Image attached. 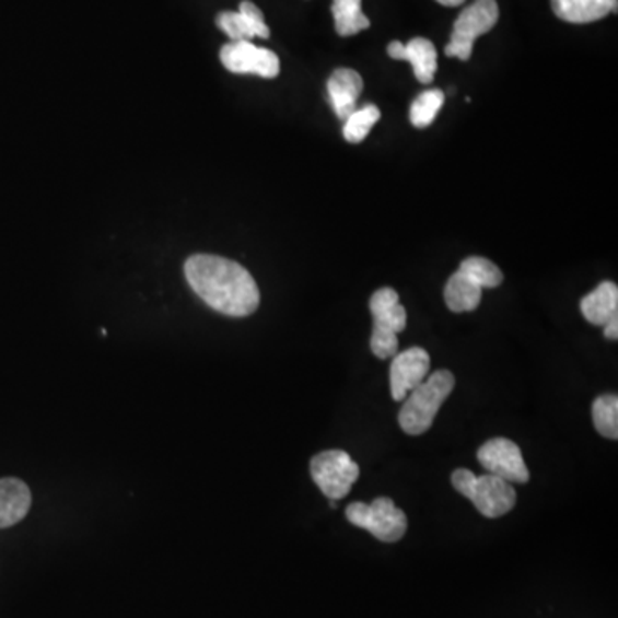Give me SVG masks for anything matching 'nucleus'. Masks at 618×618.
Segmentation results:
<instances>
[{
    "instance_id": "obj_1",
    "label": "nucleus",
    "mask_w": 618,
    "mask_h": 618,
    "mask_svg": "<svg viewBox=\"0 0 618 618\" xmlns=\"http://www.w3.org/2000/svg\"><path fill=\"white\" fill-rule=\"evenodd\" d=\"M184 273L193 291L222 315L244 318L258 310V285L237 261L213 255L189 256Z\"/></svg>"
},
{
    "instance_id": "obj_2",
    "label": "nucleus",
    "mask_w": 618,
    "mask_h": 618,
    "mask_svg": "<svg viewBox=\"0 0 618 618\" xmlns=\"http://www.w3.org/2000/svg\"><path fill=\"white\" fill-rule=\"evenodd\" d=\"M455 376L448 370H439L407 394L399 412V424L407 435H423L433 427L440 407L451 397Z\"/></svg>"
},
{
    "instance_id": "obj_3",
    "label": "nucleus",
    "mask_w": 618,
    "mask_h": 618,
    "mask_svg": "<svg viewBox=\"0 0 618 618\" xmlns=\"http://www.w3.org/2000/svg\"><path fill=\"white\" fill-rule=\"evenodd\" d=\"M452 485L463 497L471 500L479 514L488 518L509 514L517 503V493L511 483L493 475L476 476L469 469H455Z\"/></svg>"
},
{
    "instance_id": "obj_4",
    "label": "nucleus",
    "mask_w": 618,
    "mask_h": 618,
    "mask_svg": "<svg viewBox=\"0 0 618 618\" xmlns=\"http://www.w3.org/2000/svg\"><path fill=\"white\" fill-rule=\"evenodd\" d=\"M346 517L352 526L366 529L378 541L395 543L406 535V514L388 497H378L371 503H351L346 509Z\"/></svg>"
},
{
    "instance_id": "obj_5",
    "label": "nucleus",
    "mask_w": 618,
    "mask_h": 618,
    "mask_svg": "<svg viewBox=\"0 0 618 618\" xmlns=\"http://www.w3.org/2000/svg\"><path fill=\"white\" fill-rule=\"evenodd\" d=\"M499 16L497 0H476L475 4L464 9L455 20L451 44L445 47V56L460 60L471 59L475 42L493 30Z\"/></svg>"
},
{
    "instance_id": "obj_6",
    "label": "nucleus",
    "mask_w": 618,
    "mask_h": 618,
    "mask_svg": "<svg viewBox=\"0 0 618 618\" xmlns=\"http://www.w3.org/2000/svg\"><path fill=\"white\" fill-rule=\"evenodd\" d=\"M313 481L328 500H342L360 478V466L343 451L319 452L310 463Z\"/></svg>"
},
{
    "instance_id": "obj_7",
    "label": "nucleus",
    "mask_w": 618,
    "mask_h": 618,
    "mask_svg": "<svg viewBox=\"0 0 618 618\" xmlns=\"http://www.w3.org/2000/svg\"><path fill=\"white\" fill-rule=\"evenodd\" d=\"M478 460L488 475L506 483L524 485L529 481V469L517 443L509 439H491L478 451Z\"/></svg>"
},
{
    "instance_id": "obj_8",
    "label": "nucleus",
    "mask_w": 618,
    "mask_h": 618,
    "mask_svg": "<svg viewBox=\"0 0 618 618\" xmlns=\"http://www.w3.org/2000/svg\"><path fill=\"white\" fill-rule=\"evenodd\" d=\"M220 60L228 71L236 74H256L273 80L279 77L280 60L268 48L256 47L253 42H231L220 50Z\"/></svg>"
},
{
    "instance_id": "obj_9",
    "label": "nucleus",
    "mask_w": 618,
    "mask_h": 618,
    "mask_svg": "<svg viewBox=\"0 0 618 618\" xmlns=\"http://www.w3.org/2000/svg\"><path fill=\"white\" fill-rule=\"evenodd\" d=\"M430 375V354L423 348L397 352L390 364L392 399L403 403Z\"/></svg>"
},
{
    "instance_id": "obj_10",
    "label": "nucleus",
    "mask_w": 618,
    "mask_h": 618,
    "mask_svg": "<svg viewBox=\"0 0 618 618\" xmlns=\"http://www.w3.org/2000/svg\"><path fill=\"white\" fill-rule=\"evenodd\" d=\"M219 26L232 42H252L253 38H268L270 28L265 23L258 5L249 0L241 2L240 11H224L217 16Z\"/></svg>"
},
{
    "instance_id": "obj_11",
    "label": "nucleus",
    "mask_w": 618,
    "mask_h": 618,
    "mask_svg": "<svg viewBox=\"0 0 618 618\" xmlns=\"http://www.w3.org/2000/svg\"><path fill=\"white\" fill-rule=\"evenodd\" d=\"M363 86V78L354 69L339 68L331 72L327 83L328 101L339 119H348L358 108L355 105Z\"/></svg>"
},
{
    "instance_id": "obj_12",
    "label": "nucleus",
    "mask_w": 618,
    "mask_h": 618,
    "mask_svg": "<svg viewBox=\"0 0 618 618\" xmlns=\"http://www.w3.org/2000/svg\"><path fill=\"white\" fill-rule=\"evenodd\" d=\"M370 312L373 315L375 334H400L406 330V307L400 304L399 294L390 288L378 289L371 295Z\"/></svg>"
},
{
    "instance_id": "obj_13",
    "label": "nucleus",
    "mask_w": 618,
    "mask_h": 618,
    "mask_svg": "<svg viewBox=\"0 0 618 618\" xmlns=\"http://www.w3.org/2000/svg\"><path fill=\"white\" fill-rule=\"evenodd\" d=\"M392 59L409 60L415 69V77L419 83L428 84L436 74V48L428 38H412L409 44L392 42L387 48Z\"/></svg>"
},
{
    "instance_id": "obj_14",
    "label": "nucleus",
    "mask_w": 618,
    "mask_h": 618,
    "mask_svg": "<svg viewBox=\"0 0 618 618\" xmlns=\"http://www.w3.org/2000/svg\"><path fill=\"white\" fill-rule=\"evenodd\" d=\"M32 509V491L18 478L0 479V529L16 526Z\"/></svg>"
},
{
    "instance_id": "obj_15",
    "label": "nucleus",
    "mask_w": 618,
    "mask_h": 618,
    "mask_svg": "<svg viewBox=\"0 0 618 618\" xmlns=\"http://www.w3.org/2000/svg\"><path fill=\"white\" fill-rule=\"evenodd\" d=\"M618 0H551L555 16L572 24L595 23L617 12Z\"/></svg>"
},
{
    "instance_id": "obj_16",
    "label": "nucleus",
    "mask_w": 618,
    "mask_h": 618,
    "mask_svg": "<svg viewBox=\"0 0 618 618\" xmlns=\"http://www.w3.org/2000/svg\"><path fill=\"white\" fill-rule=\"evenodd\" d=\"M584 318L593 325H605L618 316V288L614 282H602L581 301Z\"/></svg>"
},
{
    "instance_id": "obj_17",
    "label": "nucleus",
    "mask_w": 618,
    "mask_h": 618,
    "mask_svg": "<svg viewBox=\"0 0 618 618\" xmlns=\"http://www.w3.org/2000/svg\"><path fill=\"white\" fill-rule=\"evenodd\" d=\"M443 295H445V303H447L451 312H475L476 307L481 303L483 289L479 288L478 283L473 282L469 277L464 276L463 271L457 270L448 279Z\"/></svg>"
},
{
    "instance_id": "obj_18",
    "label": "nucleus",
    "mask_w": 618,
    "mask_h": 618,
    "mask_svg": "<svg viewBox=\"0 0 618 618\" xmlns=\"http://www.w3.org/2000/svg\"><path fill=\"white\" fill-rule=\"evenodd\" d=\"M331 14L336 21V32L340 36H354L370 28V20L364 16L361 0H334Z\"/></svg>"
},
{
    "instance_id": "obj_19",
    "label": "nucleus",
    "mask_w": 618,
    "mask_h": 618,
    "mask_svg": "<svg viewBox=\"0 0 618 618\" xmlns=\"http://www.w3.org/2000/svg\"><path fill=\"white\" fill-rule=\"evenodd\" d=\"M382 113L376 105L368 104L364 107L355 108L354 113L343 120V138L349 143L358 144L366 140L371 129L378 123Z\"/></svg>"
},
{
    "instance_id": "obj_20",
    "label": "nucleus",
    "mask_w": 618,
    "mask_h": 618,
    "mask_svg": "<svg viewBox=\"0 0 618 618\" xmlns=\"http://www.w3.org/2000/svg\"><path fill=\"white\" fill-rule=\"evenodd\" d=\"M443 102H445V93L442 90L435 89L419 93L418 98L412 102L411 110H409V119H411L412 126L419 129L431 126L435 117L439 116Z\"/></svg>"
},
{
    "instance_id": "obj_21",
    "label": "nucleus",
    "mask_w": 618,
    "mask_h": 618,
    "mask_svg": "<svg viewBox=\"0 0 618 618\" xmlns=\"http://www.w3.org/2000/svg\"><path fill=\"white\" fill-rule=\"evenodd\" d=\"M593 423L599 435L608 440L618 439L617 395H602L593 403Z\"/></svg>"
},
{
    "instance_id": "obj_22",
    "label": "nucleus",
    "mask_w": 618,
    "mask_h": 618,
    "mask_svg": "<svg viewBox=\"0 0 618 618\" xmlns=\"http://www.w3.org/2000/svg\"><path fill=\"white\" fill-rule=\"evenodd\" d=\"M459 271H463L464 276L469 277L473 282L478 283L481 289L499 288L500 283L503 282L502 270L493 261L481 258V256H471V258L464 259Z\"/></svg>"
},
{
    "instance_id": "obj_23",
    "label": "nucleus",
    "mask_w": 618,
    "mask_h": 618,
    "mask_svg": "<svg viewBox=\"0 0 618 618\" xmlns=\"http://www.w3.org/2000/svg\"><path fill=\"white\" fill-rule=\"evenodd\" d=\"M605 337L610 340L618 339V316H615L605 325Z\"/></svg>"
},
{
    "instance_id": "obj_24",
    "label": "nucleus",
    "mask_w": 618,
    "mask_h": 618,
    "mask_svg": "<svg viewBox=\"0 0 618 618\" xmlns=\"http://www.w3.org/2000/svg\"><path fill=\"white\" fill-rule=\"evenodd\" d=\"M439 4L447 5V8H457V5L464 4L466 0H436Z\"/></svg>"
}]
</instances>
